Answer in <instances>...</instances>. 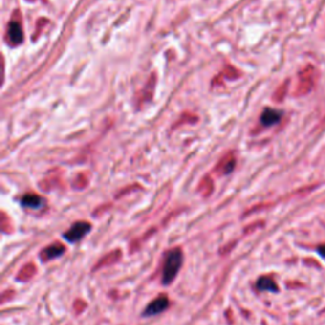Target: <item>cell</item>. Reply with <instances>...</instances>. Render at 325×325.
Here are the masks:
<instances>
[{"label":"cell","instance_id":"5","mask_svg":"<svg viewBox=\"0 0 325 325\" xmlns=\"http://www.w3.org/2000/svg\"><path fill=\"white\" fill-rule=\"evenodd\" d=\"M8 41L12 44H18L23 41V31L22 27L18 22H12L8 25V32H6Z\"/></svg>","mask_w":325,"mask_h":325},{"label":"cell","instance_id":"8","mask_svg":"<svg viewBox=\"0 0 325 325\" xmlns=\"http://www.w3.org/2000/svg\"><path fill=\"white\" fill-rule=\"evenodd\" d=\"M257 288L259 291H269V292H277L278 287L275 280L272 277H260L257 281Z\"/></svg>","mask_w":325,"mask_h":325},{"label":"cell","instance_id":"3","mask_svg":"<svg viewBox=\"0 0 325 325\" xmlns=\"http://www.w3.org/2000/svg\"><path fill=\"white\" fill-rule=\"evenodd\" d=\"M300 79L301 82L300 86H299L300 87L299 92H300V94H306V93H309L313 89L314 83L316 80V70L310 65L301 73Z\"/></svg>","mask_w":325,"mask_h":325},{"label":"cell","instance_id":"6","mask_svg":"<svg viewBox=\"0 0 325 325\" xmlns=\"http://www.w3.org/2000/svg\"><path fill=\"white\" fill-rule=\"evenodd\" d=\"M280 120H281V113L276 109H271V108L264 109V112L260 116V122L265 127L273 126V125L280 122Z\"/></svg>","mask_w":325,"mask_h":325},{"label":"cell","instance_id":"1","mask_svg":"<svg viewBox=\"0 0 325 325\" xmlns=\"http://www.w3.org/2000/svg\"><path fill=\"white\" fill-rule=\"evenodd\" d=\"M183 262V254L179 249H173L167 253L164 258V267H163V275H161V282L168 286L175 280L180 267Z\"/></svg>","mask_w":325,"mask_h":325},{"label":"cell","instance_id":"2","mask_svg":"<svg viewBox=\"0 0 325 325\" xmlns=\"http://www.w3.org/2000/svg\"><path fill=\"white\" fill-rule=\"evenodd\" d=\"M92 226L89 222H86V221H79V222H75L73 226L70 227L69 230L65 231L64 234V239L67 240L69 243H78L83 238L86 237L87 234L90 231Z\"/></svg>","mask_w":325,"mask_h":325},{"label":"cell","instance_id":"10","mask_svg":"<svg viewBox=\"0 0 325 325\" xmlns=\"http://www.w3.org/2000/svg\"><path fill=\"white\" fill-rule=\"evenodd\" d=\"M318 253H319V256L324 257L325 258V245L319 246V248H318Z\"/></svg>","mask_w":325,"mask_h":325},{"label":"cell","instance_id":"7","mask_svg":"<svg viewBox=\"0 0 325 325\" xmlns=\"http://www.w3.org/2000/svg\"><path fill=\"white\" fill-rule=\"evenodd\" d=\"M65 252V248H64L61 244H52V245L47 246L43 252L41 253V258L43 260H50V259H55L57 257L63 256V253Z\"/></svg>","mask_w":325,"mask_h":325},{"label":"cell","instance_id":"4","mask_svg":"<svg viewBox=\"0 0 325 325\" xmlns=\"http://www.w3.org/2000/svg\"><path fill=\"white\" fill-rule=\"evenodd\" d=\"M169 306V300L165 295H161V296L156 297L154 301L149 303L148 307L144 311V316H152V315H158V314L163 313Z\"/></svg>","mask_w":325,"mask_h":325},{"label":"cell","instance_id":"9","mask_svg":"<svg viewBox=\"0 0 325 325\" xmlns=\"http://www.w3.org/2000/svg\"><path fill=\"white\" fill-rule=\"evenodd\" d=\"M22 205L24 207H29V209H40L43 205V198L37 195H25L22 198Z\"/></svg>","mask_w":325,"mask_h":325}]
</instances>
